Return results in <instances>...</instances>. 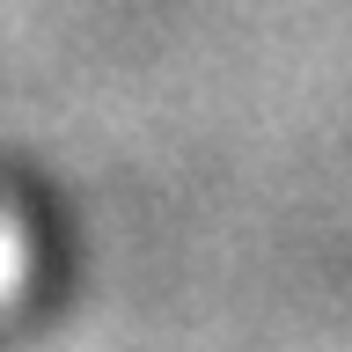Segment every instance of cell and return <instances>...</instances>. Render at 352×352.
Instances as JSON below:
<instances>
[{
    "mask_svg": "<svg viewBox=\"0 0 352 352\" xmlns=\"http://www.w3.org/2000/svg\"><path fill=\"white\" fill-rule=\"evenodd\" d=\"M0 279H8V242H0Z\"/></svg>",
    "mask_w": 352,
    "mask_h": 352,
    "instance_id": "1",
    "label": "cell"
}]
</instances>
